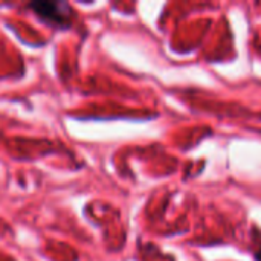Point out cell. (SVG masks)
<instances>
[{
    "label": "cell",
    "instance_id": "cell-2",
    "mask_svg": "<svg viewBox=\"0 0 261 261\" xmlns=\"http://www.w3.org/2000/svg\"><path fill=\"white\" fill-rule=\"evenodd\" d=\"M255 260L261 261V251H258V252L255 254Z\"/></svg>",
    "mask_w": 261,
    "mask_h": 261
},
{
    "label": "cell",
    "instance_id": "cell-1",
    "mask_svg": "<svg viewBox=\"0 0 261 261\" xmlns=\"http://www.w3.org/2000/svg\"><path fill=\"white\" fill-rule=\"evenodd\" d=\"M29 8L43 21L57 28H67L72 21V11L64 2H32Z\"/></svg>",
    "mask_w": 261,
    "mask_h": 261
}]
</instances>
